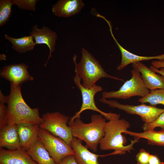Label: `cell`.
I'll return each mask as SVG.
<instances>
[{"instance_id": "6da1fadb", "label": "cell", "mask_w": 164, "mask_h": 164, "mask_svg": "<svg viewBox=\"0 0 164 164\" xmlns=\"http://www.w3.org/2000/svg\"><path fill=\"white\" fill-rule=\"evenodd\" d=\"M120 114L111 112L108 120L105 126V135L99 143L100 148L102 150H113L112 153L108 155H123L126 152L131 153L133 150V145L138 142L135 138L131 141V143L125 145L127 139L122 133L128 130L130 124L124 119H120Z\"/></svg>"}, {"instance_id": "7a4b0ae2", "label": "cell", "mask_w": 164, "mask_h": 164, "mask_svg": "<svg viewBox=\"0 0 164 164\" xmlns=\"http://www.w3.org/2000/svg\"><path fill=\"white\" fill-rule=\"evenodd\" d=\"M21 85L11 83L7 103V125H39L43 121L39 109L30 108L25 102L22 94Z\"/></svg>"}, {"instance_id": "3957f363", "label": "cell", "mask_w": 164, "mask_h": 164, "mask_svg": "<svg viewBox=\"0 0 164 164\" xmlns=\"http://www.w3.org/2000/svg\"><path fill=\"white\" fill-rule=\"evenodd\" d=\"M80 118L69 119L68 125L73 137L84 141L86 146L94 152L97 150L101 140L105 135L106 119L101 114H93L91 116V122H83Z\"/></svg>"}, {"instance_id": "277c9868", "label": "cell", "mask_w": 164, "mask_h": 164, "mask_svg": "<svg viewBox=\"0 0 164 164\" xmlns=\"http://www.w3.org/2000/svg\"><path fill=\"white\" fill-rule=\"evenodd\" d=\"M81 56L79 63L77 62V56L74 55L73 60L75 64L74 72L82 80V86L89 89L96 84V83L103 78L112 79L124 82L123 79L107 73L99 61L91 53L83 48Z\"/></svg>"}, {"instance_id": "5b68a950", "label": "cell", "mask_w": 164, "mask_h": 164, "mask_svg": "<svg viewBox=\"0 0 164 164\" xmlns=\"http://www.w3.org/2000/svg\"><path fill=\"white\" fill-rule=\"evenodd\" d=\"M131 72V78L125 82L118 90L103 92L102 97L127 99L134 96L143 97L146 96L150 91L145 84L139 71L133 68Z\"/></svg>"}, {"instance_id": "8992f818", "label": "cell", "mask_w": 164, "mask_h": 164, "mask_svg": "<svg viewBox=\"0 0 164 164\" xmlns=\"http://www.w3.org/2000/svg\"><path fill=\"white\" fill-rule=\"evenodd\" d=\"M43 122L39 127L50 132L63 139L71 146L73 137L70 127L68 125L69 116L59 112H48L43 114Z\"/></svg>"}, {"instance_id": "52a82bcc", "label": "cell", "mask_w": 164, "mask_h": 164, "mask_svg": "<svg viewBox=\"0 0 164 164\" xmlns=\"http://www.w3.org/2000/svg\"><path fill=\"white\" fill-rule=\"evenodd\" d=\"M39 140L43 144L57 164L66 156L74 154L72 147L63 139L40 128Z\"/></svg>"}, {"instance_id": "ba28073f", "label": "cell", "mask_w": 164, "mask_h": 164, "mask_svg": "<svg viewBox=\"0 0 164 164\" xmlns=\"http://www.w3.org/2000/svg\"><path fill=\"white\" fill-rule=\"evenodd\" d=\"M99 100L111 108L118 109L128 114L138 115L145 123L153 122L164 112V108L148 105L144 104L138 105L123 104L115 100H108L103 97Z\"/></svg>"}, {"instance_id": "9c48e42d", "label": "cell", "mask_w": 164, "mask_h": 164, "mask_svg": "<svg viewBox=\"0 0 164 164\" xmlns=\"http://www.w3.org/2000/svg\"><path fill=\"white\" fill-rule=\"evenodd\" d=\"M81 81V79L78 74L75 73L73 78V81L77 87L80 91L82 102L80 110L77 112L70 119L73 120L76 118H80V114L83 111L90 110L100 113V114L108 120L110 112L106 113L99 109L96 106L94 101L95 95L97 92L103 90L102 87L95 84L90 88H87L82 86Z\"/></svg>"}, {"instance_id": "30bf717a", "label": "cell", "mask_w": 164, "mask_h": 164, "mask_svg": "<svg viewBox=\"0 0 164 164\" xmlns=\"http://www.w3.org/2000/svg\"><path fill=\"white\" fill-rule=\"evenodd\" d=\"M28 67L24 63L6 66L1 70L0 76L11 83L22 84L23 82L33 80L27 70Z\"/></svg>"}, {"instance_id": "8fae6325", "label": "cell", "mask_w": 164, "mask_h": 164, "mask_svg": "<svg viewBox=\"0 0 164 164\" xmlns=\"http://www.w3.org/2000/svg\"><path fill=\"white\" fill-rule=\"evenodd\" d=\"M29 34L33 37L36 44H45L49 48L50 51L48 57L44 65L46 67L49 59L52 56V53L55 50L57 34L55 32L44 26L41 29H39L36 25L32 27V31Z\"/></svg>"}, {"instance_id": "7c38bea8", "label": "cell", "mask_w": 164, "mask_h": 164, "mask_svg": "<svg viewBox=\"0 0 164 164\" xmlns=\"http://www.w3.org/2000/svg\"><path fill=\"white\" fill-rule=\"evenodd\" d=\"M40 127L38 125H18V132L21 148L27 151L39 141Z\"/></svg>"}, {"instance_id": "4fadbf2b", "label": "cell", "mask_w": 164, "mask_h": 164, "mask_svg": "<svg viewBox=\"0 0 164 164\" xmlns=\"http://www.w3.org/2000/svg\"><path fill=\"white\" fill-rule=\"evenodd\" d=\"M133 68L138 70L146 87L150 91L164 88V77L156 74L140 62L132 64Z\"/></svg>"}, {"instance_id": "5bb4252c", "label": "cell", "mask_w": 164, "mask_h": 164, "mask_svg": "<svg viewBox=\"0 0 164 164\" xmlns=\"http://www.w3.org/2000/svg\"><path fill=\"white\" fill-rule=\"evenodd\" d=\"M108 26L111 35L119 49L121 54V61L120 64L117 67V70H122L130 64L140 62L142 61L153 59H158L159 60H164V54L154 56H143L134 54L128 51L120 44L114 37L112 31V25L109 24Z\"/></svg>"}, {"instance_id": "9a60e30c", "label": "cell", "mask_w": 164, "mask_h": 164, "mask_svg": "<svg viewBox=\"0 0 164 164\" xmlns=\"http://www.w3.org/2000/svg\"><path fill=\"white\" fill-rule=\"evenodd\" d=\"M85 4L82 0H60L53 5V13L59 17H69L79 13Z\"/></svg>"}, {"instance_id": "2e32d148", "label": "cell", "mask_w": 164, "mask_h": 164, "mask_svg": "<svg viewBox=\"0 0 164 164\" xmlns=\"http://www.w3.org/2000/svg\"><path fill=\"white\" fill-rule=\"evenodd\" d=\"M0 164H38L26 151L0 148Z\"/></svg>"}, {"instance_id": "e0dca14e", "label": "cell", "mask_w": 164, "mask_h": 164, "mask_svg": "<svg viewBox=\"0 0 164 164\" xmlns=\"http://www.w3.org/2000/svg\"><path fill=\"white\" fill-rule=\"evenodd\" d=\"M0 148L22 149L17 124L7 125L0 129Z\"/></svg>"}, {"instance_id": "ac0fdd59", "label": "cell", "mask_w": 164, "mask_h": 164, "mask_svg": "<svg viewBox=\"0 0 164 164\" xmlns=\"http://www.w3.org/2000/svg\"><path fill=\"white\" fill-rule=\"evenodd\" d=\"M73 155L78 164H100L99 155L91 152L88 148L82 144V141L73 137L71 144Z\"/></svg>"}, {"instance_id": "d6986e66", "label": "cell", "mask_w": 164, "mask_h": 164, "mask_svg": "<svg viewBox=\"0 0 164 164\" xmlns=\"http://www.w3.org/2000/svg\"><path fill=\"white\" fill-rule=\"evenodd\" d=\"M124 133L133 136L138 140L145 138L148 140V143L151 145L164 146V131H156L154 130L136 132L127 130Z\"/></svg>"}, {"instance_id": "ffe728a7", "label": "cell", "mask_w": 164, "mask_h": 164, "mask_svg": "<svg viewBox=\"0 0 164 164\" xmlns=\"http://www.w3.org/2000/svg\"><path fill=\"white\" fill-rule=\"evenodd\" d=\"M27 152L38 164H57L43 144L39 140Z\"/></svg>"}, {"instance_id": "44dd1931", "label": "cell", "mask_w": 164, "mask_h": 164, "mask_svg": "<svg viewBox=\"0 0 164 164\" xmlns=\"http://www.w3.org/2000/svg\"><path fill=\"white\" fill-rule=\"evenodd\" d=\"M5 38L12 44V48L20 53L32 50L36 45L33 40V37L31 35L24 36L19 38H15L5 34Z\"/></svg>"}, {"instance_id": "7402d4cb", "label": "cell", "mask_w": 164, "mask_h": 164, "mask_svg": "<svg viewBox=\"0 0 164 164\" xmlns=\"http://www.w3.org/2000/svg\"><path fill=\"white\" fill-rule=\"evenodd\" d=\"M138 101L142 104L149 103L152 106L159 104L164 105V88L150 91L146 96L140 98Z\"/></svg>"}, {"instance_id": "603a6c76", "label": "cell", "mask_w": 164, "mask_h": 164, "mask_svg": "<svg viewBox=\"0 0 164 164\" xmlns=\"http://www.w3.org/2000/svg\"><path fill=\"white\" fill-rule=\"evenodd\" d=\"M13 5L12 0H0V26H4L8 21Z\"/></svg>"}, {"instance_id": "cb8c5ba5", "label": "cell", "mask_w": 164, "mask_h": 164, "mask_svg": "<svg viewBox=\"0 0 164 164\" xmlns=\"http://www.w3.org/2000/svg\"><path fill=\"white\" fill-rule=\"evenodd\" d=\"M159 127L164 131V112H162L154 121L149 123H145L142 127L144 132L154 130Z\"/></svg>"}, {"instance_id": "d4e9b609", "label": "cell", "mask_w": 164, "mask_h": 164, "mask_svg": "<svg viewBox=\"0 0 164 164\" xmlns=\"http://www.w3.org/2000/svg\"><path fill=\"white\" fill-rule=\"evenodd\" d=\"M13 5H17L19 8L29 11L36 10V5L37 0H12Z\"/></svg>"}, {"instance_id": "484cf974", "label": "cell", "mask_w": 164, "mask_h": 164, "mask_svg": "<svg viewBox=\"0 0 164 164\" xmlns=\"http://www.w3.org/2000/svg\"><path fill=\"white\" fill-rule=\"evenodd\" d=\"M150 154L144 149H141L135 156L137 164H148Z\"/></svg>"}, {"instance_id": "4316f807", "label": "cell", "mask_w": 164, "mask_h": 164, "mask_svg": "<svg viewBox=\"0 0 164 164\" xmlns=\"http://www.w3.org/2000/svg\"><path fill=\"white\" fill-rule=\"evenodd\" d=\"M7 106L0 104V129L7 125Z\"/></svg>"}, {"instance_id": "83f0119b", "label": "cell", "mask_w": 164, "mask_h": 164, "mask_svg": "<svg viewBox=\"0 0 164 164\" xmlns=\"http://www.w3.org/2000/svg\"><path fill=\"white\" fill-rule=\"evenodd\" d=\"M59 164H78L73 155H70L65 157Z\"/></svg>"}, {"instance_id": "f1b7e54d", "label": "cell", "mask_w": 164, "mask_h": 164, "mask_svg": "<svg viewBox=\"0 0 164 164\" xmlns=\"http://www.w3.org/2000/svg\"><path fill=\"white\" fill-rule=\"evenodd\" d=\"M148 164H164V163L161 161L157 155L150 154Z\"/></svg>"}, {"instance_id": "f546056e", "label": "cell", "mask_w": 164, "mask_h": 164, "mask_svg": "<svg viewBox=\"0 0 164 164\" xmlns=\"http://www.w3.org/2000/svg\"><path fill=\"white\" fill-rule=\"evenodd\" d=\"M151 64L152 66L157 69L164 68V60L153 61Z\"/></svg>"}, {"instance_id": "4dcf8cb0", "label": "cell", "mask_w": 164, "mask_h": 164, "mask_svg": "<svg viewBox=\"0 0 164 164\" xmlns=\"http://www.w3.org/2000/svg\"><path fill=\"white\" fill-rule=\"evenodd\" d=\"M150 68L155 73H157L159 74H161L164 77V68H160V69H159L151 65L150 66Z\"/></svg>"}, {"instance_id": "1f68e13d", "label": "cell", "mask_w": 164, "mask_h": 164, "mask_svg": "<svg viewBox=\"0 0 164 164\" xmlns=\"http://www.w3.org/2000/svg\"><path fill=\"white\" fill-rule=\"evenodd\" d=\"M8 96H5L0 90V104H4L7 103Z\"/></svg>"}]
</instances>
